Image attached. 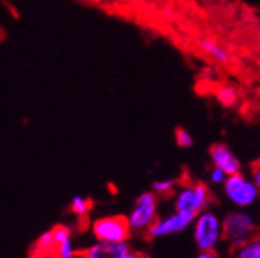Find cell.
Masks as SVG:
<instances>
[{
  "mask_svg": "<svg viewBox=\"0 0 260 258\" xmlns=\"http://www.w3.org/2000/svg\"><path fill=\"white\" fill-rule=\"evenodd\" d=\"M197 258H218L215 250H202Z\"/></svg>",
  "mask_w": 260,
  "mask_h": 258,
  "instance_id": "obj_22",
  "label": "cell"
},
{
  "mask_svg": "<svg viewBox=\"0 0 260 258\" xmlns=\"http://www.w3.org/2000/svg\"><path fill=\"white\" fill-rule=\"evenodd\" d=\"M156 207H158V197L153 192H143L141 195L137 198L135 206L130 212L128 224L132 231H147L150 226L155 223L156 216Z\"/></svg>",
  "mask_w": 260,
  "mask_h": 258,
  "instance_id": "obj_5",
  "label": "cell"
},
{
  "mask_svg": "<svg viewBox=\"0 0 260 258\" xmlns=\"http://www.w3.org/2000/svg\"><path fill=\"white\" fill-rule=\"evenodd\" d=\"M254 164H257V166H260V158H258V159L255 161V163H254Z\"/></svg>",
  "mask_w": 260,
  "mask_h": 258,
  "instance_id": "obj_24",
  "label": "cell"
},
{
  "mask_svg": "<svg viewBox=\"0 0 260 258\" xmlns=\"http://www.w3.org/2000/svg\"><path fill=\"white\" fill-rule=\"evenodd\" d=\"M233 249L236 258H260V237H252Z\"/></svg>",
  "mask_w": 260,
  "mask_h": 258,
  "instance_id": "obj_12",
  "label": "cell"
},
{
  "mask_svg": "<svg viewBox=\"0 0 260 258\" xmlns=\"http://www.w3.org/2000/svg\"><path fill=\"white\" fill-rule=\"evenodd\" d=\"M251 175H252V181H254V184H255V187H257V190H258V193H260V166L252 164V167H251Z\"/></svg>",
  "mask_w": 260,
  "mask_h": 258,
  "instance_id": "obj_20",
  "label": "cell"
},
{
  "mask_svg": "<svg viewBox=\"0 0 260 258\" xmlns=\"http://www.w3.org/2000/svg\"><path fill=\"white\" fill-rule=\"evenodd\" d=\"M90 209H91V201H90L88 198H85V197H82V195L73 197V200H72V203H70V210H72L76 216H81V218L87 216L88 212H90Z\"/></svg>",
  "mask_w": 260,
  "mask_h": 258,
  "instance_id": "obj_14",
  "label": "cell"
},
{
  "mask_svg": "<svg viewBox=\"0 0 260 258\" xmlns=\"http://www.w3.org/2000/svg\"><path fill=\"white\" fill-rule=\"evenodd\" d=\"M132 228L128 218L124 215H113L96 219L93 224V235L101 241H127Z\"/></svg>",
  "mask_w": 260,
  "mask_h": 258,
  "instance_id": "obj_6",
  "label": "cell"
},
{
  "mask_svg": "<svg viewBox=\"0 0 260 258\" xmlns=\"http://www.w3.org/2000/svg\"><path fill=\"white\" fill-rule=\"evenodd\" d=\"M54 250H56V256L57 258H76V255H78L75 247H73L72 238H69V240L62 241L60 244H57Z\"/></svg>",
  "mask_w": 260,
  "mask_h": 258,
  "instance_id": "obj_17",
  "label": "cell"
},
{
  "mask_svg": "<svg viewBox=\"0 0 260 258\" xmlns=\"http://www.w3.org/2000/svg\"><path fill=\"white\" fill-rule=\"evenodd\" d=\"M197 44H199L200 51L205 53L206 56H209L212 60L223 63V65H228V63L231 62V53L228 51L226 47L220 45L218 42L208 39V38H200V41Z\"/></svg>",
  "mask_w": 260,
  "mask_h": 258,
  "instance_id": "obj_10",
  "label": "cell"
},
{
  "mask_svg": "<svg viewBox=\"0 0 260 258\" xmlns=\"http://www.w3.org/2000/svg\"><path fill=\"white\" fill-rule=\"evenodd\" d=\"M174 138H175V142L178 147L181 149H190L193 147V136L189 130L183 127H178L175 128V133H174Z\"/></svg>",
  "mask_w": 260,
  "mask_h": 258,
  "instance_id": "obj_16",
  "label": "cell"
},
{
  "mask_svg": "<svg viewBox=\"0 0 260 258\" xmlns=\"http://www.w3.org/2000/svg\"><path fill=\"white\" fill-rule=\"evenodd\" d=\"M54 249H56V244H54L53 232L51 231L44 232L36 241V252L38 253H50Z\"/></svg>",
  "mask_w": 260,
  "mask_h": 258,
  "instance_id": "obj_15",
  "label": "cell"
},
{
  "mask_svg": "<svg viewBox=\"0 0 260 258\" xmlns=\"http://www.w3.org/2000/svg\"><path fill=\"white\" fill-rule=\"evenodd\" d=\"M130 250L127 241H101L85 247L78 255L81 258H121Z\"/></svg>",
  "mask_w": 260,
  "mask_h": 258,
  "instance_id": "obj_9",
  "label": "cell"
},
{
  "mask_svg": "<svg viewBox=\"0 0 260 258\" xmlns=\"http://www.w3.org/2000/svg\"><path fill=\"white\" fill-rule=\"evenodd\" d=\"M174 200H175V210L192 212L195 215H199L200 212L206 210L212 203V193L209 187L202 181L186 182L175 193Z\"/></svg>",
  "mask_w": 260,
  "mask_h": 258,
  "instance_id": "obj_1",
  "label": "cell"
},
{
  "mask_svg": "<svg viewBox=\"0 0 260 258\" xmlns=\"http://www.w3.org/2000/svg\"><path fill=\"white\" fill-rule=\"evenodd\" d=\"M215 98H217L218 104L223 105V107H226V108L236 107V104L239 102V90L234 85L223 84V85L217 87V90H215Z\"/></svg>",
  "mask_w": 260,
  "mask_h": 258,
  "instance_id": "obj_11",
  "label": "cell"
},
{
  "mask_svg": "<svg viewBox=\"0 0 260 258\" xmlns=\"http://www.w3.org/2000/svg\"><path fill=\"white\" fill-rule=\"evenodd\" d=\"M226 176H228V175H226L223 170L217 169V167H212V170L209 172V179H211V182H212V184H215V186L223 184V182H224V179H226Z\"/></svg>",
  "mask_w": 260,
  "mask_h": 258,
  "instance_id": "obj_19",
  "label": "cell"
},
{
  "mask_svg": "<svg viewBox=\"0 0 260 258\" xmlns=\"http://www.w3.org/2000/svg\"><path fill=\"white\" fill-rule=\"evenodd\" d=\"M223 2H226V4H233V2H236V0H223Z\"/></svg>",
  "mask_w": 260,
  "mask_h": 258,
  "instance_id": "obj_23",
  "label": "cell"
},
{
  "mask_svg": "<svg viewBox=\"0 0 260 258\" xmlns=\"http://www.w3.org/2000/svg\"><path fill=\"white\" fill-rule=\"evenodd\" d=\"M51 232H53V238H54V244H56V246L60 244V243L65 241V240L72 238V229L67 228V226L57 224V226H54V228L51 229Z\"/></svg>",
  "mask_w": 260,
  "mask_h": 258,
  "instance_id": "obj_18",
  "label": "cell"
},
{
  "mask_svg": "<svg viewBox=\"0 0 260 258\" xmlns=\"http://www.w3.org/2000/svg\"><path fill=\"white\" fill-rule=\"evenodd\" d=\"M209 158L212 167L223 170L226 175H234L242 170L240 159L223 142H215L209 147Z\"/></svg>",
  "mask_w": 260,
  "mask_h": 258,
  "instance_id": "obj_8",
  "label": "cell"
},
{
  "mask_svg": "<svg viewBox=\"0 0 260 258\" xmlns=\"http://www.w3.org/2000/svg\"><path fill=\"white\" fill-rule=\"evenodd\" d=\"M193 223V237L199 249L214 250L221 238V221L218 219V216L206 209L197 215Z\"/></svg>",
  "mask_w": 260,
  "mask_h": 258,
  "instance_id": "obj_4",
  "label": "cell"
},
{
  "mask_svg": "<svg viewBox=\"0 0 260 258\" xmlns=\"http://www.w3.org/2000/svg\"><path fill=\"white\" fill-rule=\"evenodd\" d=\"M121 258H147V255L146 253H143V252H132V250H128L125 255H122Z\"/></svg>",
  "mask_w": 260,
  "mask_h": 258,
  "instance_id": "obj_21",
  "label": "cell"
},
{
  "mask_svg": "<svg viewBox=\"0 0 260 258\" xmlns=\"http://www.w3.org/2000/svg\"><path fill=\"white\" fill-rule=\"evenodd\" d=\"M223 190L226 198L239 207L252 206L260 195L254 181L248 179L242 172L228 175L223 182Z\"/></svg>",
  "mask_w": 260,
  "mask_h": 258,
  "instance_id": "obj_3",
  "label": "cell"
},
{
  "mask_svg": "<svg viewBox=\"0 0 260 258\" xmlns=\"http://www.w3.org/2000/svg\"><path fill=\"white\" fill-rule=\"evenodd\" d=\"M195 218H197L195 213L181 212V210H177L174 215H169L162 219L156 218L155 223L146 231L147 238H159V237L178 234V232L184 231L186 228H189V226L195 221Z\"/></svg>",
  "mask_w": 260,
  "mask_h": 258,
  "instance_id": "obj_7",
  "label": "cell"
},
{
  "mask_svg": "<svg viewBox=\"0 0 260 258\" xmlns=\"http://www.w3.org/2000/svg\"><path fill=\"white\" fill-rule=\"evenodd\" d=\"M255 232V221L245 212L228 213L221 223V237L230 241L233 247L240 246L246 240L252 238Z\"/></svg>",
  "mask_w": 260,
  "mask_h": 258,
  "instance_id": "obj_2",
  "label": "cell"
},
{
  "mask_svg": "<svg viewBox=\"0 0 260 258\" xmlns=\"http://www.w3.org/2000/svg\"><path fill=\"white\" fill-rule=\"evenodd\" d=\"M177 186V181L175 179H171V178H166V179H158L153 182L152 186V192L155 195L159 198H166V197H172L175 193V187Z\"/></svg>",
  "mask_w": 260,
  "mask_h": 258,
  "instance_id": "obj_13",
  "label": "cell"
}]
</instances>
